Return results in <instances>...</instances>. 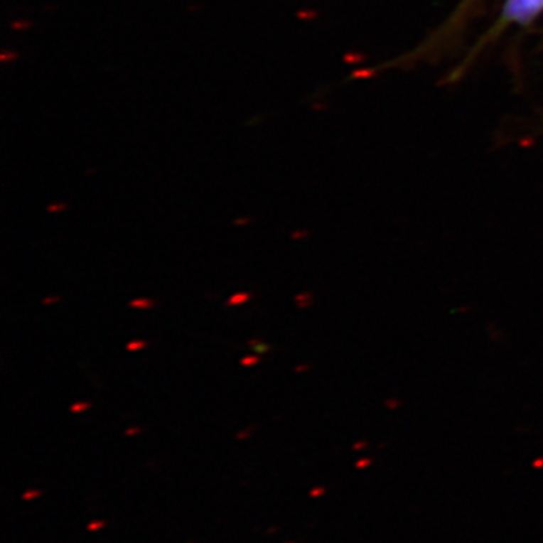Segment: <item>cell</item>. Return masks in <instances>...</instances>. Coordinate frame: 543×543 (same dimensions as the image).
I'll use <instances>...</instances> for the list:
<instances>
[{
  "label": "cell",
  "mask_w": 543,
  "mask_h": 543,
  "mask_svg": "<svg viewBox=\"0 0 543 543\" xmlns=\"http://www.w3.org/2000/svg\"><path fill=\"white\" fill-rule=\"evenodd\" d=\"M145 345H146V341H131L127 344V350H139L145 348Z\"/></svg>",
  "instance_id": "cell-7"
},
{
  "label": "cell",
  "mask_w": 543,
  "mask_h": 543,
  "mask_svg": "<svg viewBox=\"0 0 543 543\" xmlns=\"http://www.w3.org/2000/svg\"><path fill=\"white\" fill-rule=\"evenodd\" d=\"M258 361H260V360H258L257 356H244L243 360L240 361V364H242L243 367H251V365H255Z\"/></svg>",
  "instance_id": "cell-6"
},
{
  "label": "cell",
  "mask_w": 543,
  "mask_h": 543,
  "mask_svg": "<svg viewBox=\"0 0 543 543\" xmlns=\"http://www.w3.org/2000/svg\"><path fill=\"white\" fill-rule=\"evenodd\" d=\"M56 301H59V298H53V299H44V303H53V302H56Z\"/></svg>",
  "instance_id": "cell-8"
},
{
  "label": "cell",
  "mask_w": 543,
  "mask_h": 543,
  "mask_svg": "<svg viewBox=\"0 0 543 543\" xmlns=\"http://www.w3.org/2000/svg\"><path fill=\"white\" fill-rule=\"evenodd\" d=\"M90 403H85V402H77V403H74L71 407H70V411L71 412H83V411H86V409H90Z\"/></svg>",
  "instance_id": "cell-5"
},
{
  "label": "cell",
  "mask_w": 543,
  "mask_h": 543,
  "mask_svg": "<svg viewBox=\"0 0 543 543\" xmlns=\"http://www.w3.org/2000/svg\"><path fill=\"white\" fill-rule=\"evenodd\" d=\"M129 305L131 308H151L154 306V302L148 299H138V301H131Z\"/></svg>",
  "instance_id": "cell-4"
},
{
  "label": "cell",
  "mask_w": 543,
  "mask_h": 543,
  "mask_svg": "<svg viewBox=\"0 0 543 543\" xmlns=\"http://www.w3.org/2000/svg\"><path fill=\"white\" fill-rule=\"evenodd\" d=\"M249 345H251V349L258 355H264L270 350V345L263 340H251Z\"/></svg>",
  "instance_id": "cell-3"
},
{
  "label": "cell",
  "mask_w": 543,
  "mask_h": 543,
  "mask_svg": "<svg viewBox=\"0 0 543 543\" xmlns=\"http://www.w3.org/2000/svg\"><path fill=\"white\" fill-rule=\"evenodd\" d=\"M249 299H251V293H243V291H240V293H236V294H232V296H231V298H230L228 302H227V306L242 305V303H244V302H248Z\"/></svg>",
  "instance_id": "cell-2"
},
{
  "label": "cell",
  "mask_w": 543,
  "mask_h": 543,
  "mask_svg": "<svg viewBox=\"0 0 543 543\" xmlns=\"http://www.w3.org/2000/svg\"><path fill=\"white\" fill-rule=\"evenodd\" d=\"M543 12V0H505L502 9L504 23L527 24Z\"/></svg>",
  "instance_id": "cell-1"
}]
</instances>
